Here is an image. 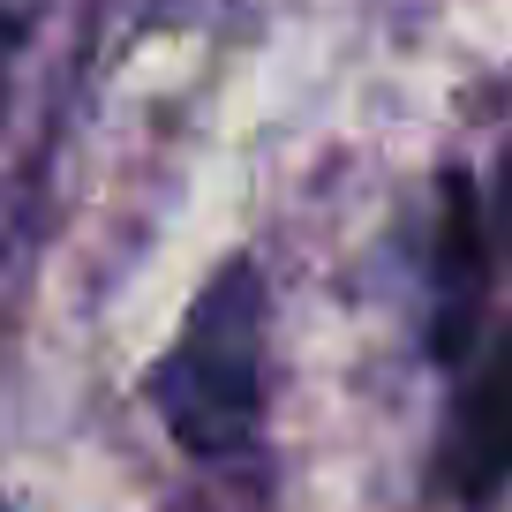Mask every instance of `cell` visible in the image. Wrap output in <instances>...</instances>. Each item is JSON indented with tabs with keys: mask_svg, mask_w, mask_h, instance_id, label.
I'll return each mask as SVG.
<instances>
[{
	"mask_svg": "<svg viewBox=\"0 0 512 512\" xmlns=\"http://www.w3.org/2000/svg\"><path fill=\"white\" fill-rule=\"evenodd\" d=\"M151 407L189 460H249L272 415V287L249 256L219 264L151 369Z\"/></svg>",
	"mask_w": 512,
	"mask_h": 512,
	"instance_id": "cell-1",
	"label": "cell"
},
{
	"mask_svg": "<svg viewBox=\"0 0 512 512\" xmlns=\"http://www.w3.org/2000/svg\"><path fill=\"white\" fill-rule=\"evenodd\" d=\"M430 482L467 512L505 497V482H512V332H497L482 354L460 362V392H452Z\"/></svg>",
	"mask_w": 512,
	"mask_h": 512,
	"instance_id": "cell-2",
	"label": "cell"
},
{
	"mask_svg": "<svg viewBox=\"0 0 512 512\" xmlns=\"http://www.w3.org/2000/svg\"><path fill=\"white\" fill-rule=\"evenodd\" d=\"M482 219H490L497 264H512V121H505V144H497V174H490V189H482Z\"/></svg>",
	"mask_w": 512,
	"mask_h": 512,
	"instance_id": "cell-4",
	"label": "cell"
},
{
	"mask_svg": "<svg viewBox=\"0 0 512 512\" xmlns=\"http://www.w3.org/2000/svg\"><path fill=\"white\" fill-rule=\"evenodd\" d=\"M16 61H23V23L0 16V113H8V83H16Z\"/></svg>",
	"mask_w": 512,
	"mask_h": 512,
	"instance_id": "cell-5",
	"label": "cell"
},
{
	"mask_svg": "<svg viewBox=\"0 0 512 512\" xmlns=\"http://www.w3.org/2000/svg\"><path fill=\"white\" fill-rule=\"evenodd\" d=\"M490 219H482V189L452 166L437 174V226H430V354L460 369L482 339V302H490Z\"/></svg>",
	"mask_w": 512,
	"mask_h": 512,
	"instance_id": "cell-3",
	"label": "cell"
}]
</instances>
